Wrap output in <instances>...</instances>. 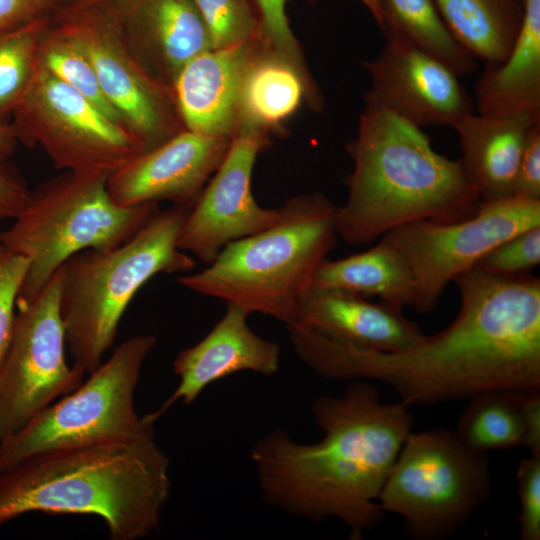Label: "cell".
Listing matches in <instances>:
<instances>
[{
  "label": "cell",
  "instance_id": "obj_16",
  "mask_svg": "<svg viewBox=\"0 0 540 540\" xmlns=\"http://www.w3.org/2000/svg\"><path fill=\"white\" fill-rule=\"evenodd\" d=\"M230 142L184 129L110 175L108 194L122 207L171 201L191 208L222 163Z\"/></svg>",
  "mask_w": 540,
  "mask_h": 540
},
{
  "label": "cell",
  "instance_id": "obj_6",
  "mask_svg": "<svg viewBox=\"0 0 540 540\" xmlns=\"http://www.w3.org/2000/svg\"><path fill=\"white\" fill-rule=\"evenodd\" d=\"M190 208L157 211L132 237L110 249H87L61 266L59 310L73 365L85 374L102 362L137 291L160 273L188 272L193 257L178 247Z\"/></svg>",
  "mask_w": 540,
  "mask_h": 540
},
{
  "label": "cell",
  "instance_id": "obj_31",
  "mask_svg": "<svg viewBox=\"0 0 540 540\" xmlns=\"http://www.w3.org/2000/svg\"><path fill=\"white\" fill-rule=\"evenodd\" d=\"M540 262V226H535L504 241L475 266L498 276L527 273Z\"/></svg>",
  "mask_w": 540,
  "mask_h": 540
},
{
  "label": "cell",
  "instance_id": "obj_4",
  "mask_svg": "<svg viewBox=\"0 0 540 540\" xmlns=\"http://www.w3.org/2000/svg\"><path fill=\"white\" fill-rule=\"evenodd\" d=\"M347 150L354 166L336 230L348 244H370L415 220L461 221L480 205L460 161L437 153L422 128L383 108L365 104Z\"/></svg>",
  "mask_w": 540,
  "mask_h": 540
},
{
  "label": "cell",
  "instance_id": "obj_39",
  "mask_svg": "<svg viewBox=\"0 0 540 540\" xmlns=\"http://www.w3.org/2000/svg\"><path fill=\"white\" fill-rule=\"evenodd\" d=\"M18 138L12 124L0 119V160L8 161L15 153Z\"/></svg>",
  "mask_w": 540,
  "mask_h": 540
},
{
  "label": "cell",
  "instance_id": "obj_27",
  "mask_svg": "<svg viewBox=\"0 0 540 540\" xmlns=\"http://www.w3.org/2000/svg\"><path fill=\"white\" fill-rule=\"evenodd\" d=\"M521 393L495 389L469 398L455 431L460 440L480 453L523 446Z\"/></svg>",
  "mask_w": 540,
  "mask_h": 540
},
{
  "label": "cell",
  "instance_id": "obj_22",
  "mask_svg": "<svg viewBox=\"0 0 540 540\" xmlns=\"http://www.w3.org/2000/svg\"><path fill=\"white\" fill-rule=\"evenodd\" d=\"M523 19L506 58L486 66L474 88L480 114L540 115V0H523Z\"/></svg>",
  "mask_w": 540,
  "mask_h": 540
},
{
  "label": "cell",
  "instance_id": "obj_8",
  "mask_svg": "<svg viewBox=\"0 0 540 540\" xmlns=\"http://www.w3.org/2000/svg\"><path fill=\"white\" fill-rule=\"evenodd\" d=\"M490 488L487 453L467 447L455 431L432 429L409 434L378 503L400 515L413 538L435 540L463 526Z\"/></svg>",
  "mask_w": 540,
  "mask_h": 540
},
{
  "label": "cell",
  "instance_id": "obj_12",
  "mask_svg": "<svg viewBox=\"0 0 540 540\" xmlns=\"http://www.w3.org/2000/svg\"><path fill=\"white\" fill-rule=\"evenodd\" d=\"M540 226V200L510 197L481 201L471 217L456 222L415 220L381 239L407 262L414 283L412 307L434 311L446 286L518 233Z\"/></svg>",
  "mask_w": 540,
  "mask_h": 540
},
{
  "label": "cell",
  "instance_id": "obj_7",
  "mask_svg": "<svg viewBox=\"0 0 540 540\" xmlns=\"http://www.w3.org/2000/svg\"><path fill=\"white\" fill-rule=\"evenodd\" d=\"M108 178L64 171L30 191L12 225L0 231V246L28 261L18 299L35 296L76 253L121 245L159 210L115 204Z\"/></svg>",
  "mask_w": 540,
  "mask_h": 540
},
{
  "label": "cell",
  "instance_id": "obj_32",
  "mask_svg": "<svg viewBox=\"0 0 540 540\" xmlns=\"http://www.w3.org/2000/svg\"><path fill=\"white\" fill-rule=\"evenodd\" d=\"M289 0H255L261 38L265 45L299 71L308 74L299 44L286 14Z\"/></svg>",
  "mask_w": 540,
  "mask_h": 540
},
{
  "label": "cell",
  "instance_id": "obj_9",
  "mask_svg": "<svg viewBox=\"0 0 540 540\" xmlns=\"http://www.w3.org/2000/svg\"><path fill=\"white\" fill-rule=\"evenodd\" d=\"M150 334L120 343L73 391L0 440V471L33 455L107 439L155 433L135 409L143 364L155 348Z\"/></svg>",
  "mask_w": 540,
  "mask_h": 540
},
{
  "label": "cell",
  "instance_id": "obj_37",
  "mask_svg": "<svg viewBox=\"0 0 540 540\" xmlns=\"http://www.w3.org/2000/svg\"><path fill=\"white\" fill-rule=\"evenodd\" d=\"M30 190L8 161L0 160V221L14 219L28 201Z\"/></svg>",
  "mask_w": 540,
  "mask_h": 540
},
{
  "label": "cell",
  "instance_id": "obj_14",
  "mask_svg": "<svg viewBox=\"0 0 540 540\" xmlns=\"http://www.w3.org/2000/svg\"><path fill=\"white\" fill-rule=\"evenodd\" d=\"M266 133L239 125L229 149L209 184L189 209L178 247L210 264L229 242L258 233L276 222L279 208L257 204L251 178Z\"/></svg>",
  "mask_w": 540,
  "mask_h": 540
},
{
  "label": "cell",
  "instance_id": "obj_35",
  "mask_svg": "<svg viewBox=\"0 0 540 540\" xmlns=\"http://www.w3.org/2000/svg\"><path fill=\"white\" fill-rule=\"evenodd\" d=\"M514 196L540 200V121L528 133L517 170Z\"/></svg>",
  "mask_w": 540,
  "mask_h": 540
},
{
  "label": "cell",
  "instance_id": "obj_41",
  "mask_svg": "<svg viewBox=\"0 0 540 540\" xmlns=\"http://www.w3.org/2000/svg\"><path fill=\"white\" fill-rule=\"evenodd\" d=\"M59 3H64V2H72V1H79V0H57Z\"/></svg>",
  "mask_w": 540,
  "mask_h": 540
},
{
  "label": "cell",
  "instance_id": "obj_30",
  "mask_svg": "<svg viewBox=\"0 0 540 540\" xmlns=\"http://www.w3.org/2000/svg\"><path fill=\"white\" fill-rule=\"evenodd\" d=\"M212 49L252 41L259 36L257 13L248 0H194Z\"/></svg>",
  "mask_w": 540,
  "mask_h": 540
},
{
  "label": "cell",
  "instance_id": "obj_36",
  "mask_svg": "<svg viewBox=\"0 0 540 540\" xmlns=\"http://www.w3.org/2000/svg\"><path fill=\"white\" fill-rule=\"evenodd\" d=\"M57 0H0V35L48 18Z\"/></svg>",
  "mask_w": 540,
  "mask_h": 540
},
{
  "label": "cell",
  "instance_id": "obj_2",
  "mask_svg": "<svg viewBox=\"0 0 540 540\" xmlns=\"http://www.w3.org/2000/svg\"><path fill=\"white\" fill-rule=\"evenodd\" d=\"M409 406L383 403L380 391L353 380L340 396H320L311 412L323 438L294 441L276 429L251 450L264 500L287 514L345 524L360 540L383 519L378 498L412 429Z\"/></svg>",
  "mask_w": 540,
  "mask_h": 540
},
{
  "label": "cell",
  "instance_id": "obj_18",
  "mask_svg": "<svg viewBox=\"0 0 540 540\" xmlns=\"http://www.w3.org/2000/svg\"><path fill=\"white\" fill-rule=\"evenodd\" d=\"M260 43L261 36L227 48H210L181 67L171 89L184 129L232 139L243 79Z\"/></svg>",
  "mask_w": 540,
  "mask_h": 540
},
{
  "label": "cell",
  "instance_id": "obj_23",
  "mask_svg": "<svg viewBox=\"0 0 540 540\" xmlns=\"http://www.w3.org/2000/svg\"><path fill=\"white\" fill-rule=\"evenodd\" d=\"M304 99L314 108L321 105L311 76L270 50L261 38L243 79L238 126L267 133L291 116Z\"/></svg>",
  "mask_w": 540,
  "mask_h": 540
},
{
  "label": "cell",
  "instance_id": "obj_26",
  "mask_svg": "<svg viewBox=\"0 0 540 540\" xmlns=\"http://www.w3.org/2000/svg\"><path fill=\"white\" fill-rule=\"evenodd\" d=\"M382 12L380 29L447 65L458 76L477 68L476 60L451 35L433 0H378Z\"/></svg>",
  "mask_w": 540,
  "mask_h": 540
},
{
  "label": "cell",
  "instance_id": "obj_25",
  "mask_svg": "<svg viewBox=\"0 0 540 540\" xmlns=\"http://www.w3.org/2000/svg\"><path fill=\"white\" fill-rule=\"evenodd\" d=\"M453 38L486 66L501 63L521 28L523 0H433Z\"/></svg>",
  "mask_w": 540,
  "mask_h": 540
},
{
  "label": "cell",
  "instance_id": "obj_3",
  "mask_svg": "<svg viewBox=\"0 0 540 540\" xmlns=\"http://www.w3.org/2000/svg\"><path fill=\"white\" fill-rule=\"evenodd\" d=\"M170 461L155 433L39 453L0 471V526L31 512L100 517L111 540L156 532Z\"/></svg>",
  "mask_w": 540,
  "mask_h": 540
},
{
  "label": "cell",
  "instance_id": "obj_28",
  "mask_svg": "<svg viewBox=\"0 0 540 540\" xmlns=\"http://www.w3.org/2000/svg\"><path fill=\"white\" fill-rule=\"evenodd\" d=\"M37 62L54 77L86 97L108 117L124 125L105 97L84 52L71 38L53 26L49 19L39 43Z\"/></svg>",
  "mask_w": 540,
  "mask_h": 540
},
{
  "label": "cell",
  "instance_id": "obj_19",
  "mask_svg": "<svg viewBox=\"0 0 540 540\" xmlns=\"http://www.w3.org/2000/svg\"><path fill=\"white\" fill-rule=\"evenodd\" d=\"M131 48L171 87L181 67L211 48L194 0H112Z\"/></svg>",
  "mask_w": 540,
  "mask_h": 540
},
{
  "label": "cell",
  "instance_id": "obj_13",
  "mask_svg": "<svg viewBox=\"0 0 540 540\" xmlns=\"http://www.w3.org/2000/svg\"><path fill=\"white\" fill-rule=\"evenodd\" d=\"M60 268L35 296L17 298L12 337L0 367V440L83 381V370L69 366L65 358Z\"/></svg>",
  "mask_w": 540,
  "mask_h": 540
},
{
  "label": "cell",
  "instance_id": "obj_20",
  "mask_svg": "<svg viewBox=\"0 0 540 540\" xmlns=\"http://www.w3.org/2000/svg\"><path fill=\"white\" fill-rule=\"evenodd\" d=\"M295 325L341 343L387 352L410 349L424 337L402 308L336 289L310 288Z\"/></svg>",
  "mask_w": 540,
  "mask_h": 540
},
{
  "label": "cell",
  "instance_id": "obj_17",
  "mask_svg": "<svg viewBox=\"0 0 540 540\" xmlns=\"http://www.w3.org/2000/svg\"><path fill=\"white\" fill-rule=\"evenodd\" d=\"M249 314L236 304L226 303L223 317L207 335L177 354L173 371L179 383L157 410L144 415L150 422L155 423L177 402L192 404L209 385L237 372L263 376L278 372L281 347L249 327Z\"/></svg>",
  "mask_w": 540,
  "mask_h": 540
},
{
  "label": "cell",
  "instance_id": "obj_5",
  "mask_svg": "<svg viewBox=\"0 0 540 540\" xmlns=\"http://www.w3.org/2000/svg\"><path fill=\"white\" fill-rule=\"evenodd\" d=\"M338 207L313 192L288 199L268 228L229 242L200 272L177 281L198 294L298 322L312 276L337 240Z\"/></svg>",
  "mask_w": 540,
  "mask_h": 540
},
{
  "label": "cell",
  "instance_id": "obj_24",
  "mask_svg": "<svg viewBox=\"0 0 540 540\" xmlns=\"http://www.w3.org/2000/svg\"><path fill=\"white\" fill-rule=\"evenodd\" d=\"M310 288L378 296L402 309L414 302L410 268L403 256L383 239L370 249L346 258H325L316 268Z\"/></svg>",
  "mask_w": 540,
  "mask_h": 540
},
{
  "label": "cell",
  "instance_id": "obj_34",
  "mask_svg": "<svg viewBox=\"0 0 540 540\" xmlns=\"http://www.w3.org/2000/svg\"><path fill=\"white\" fill-rule=\"evenodd\" d=\"M522 540L540 539V457L522 459L517 470Z\"/></svg>",
  "mask_w": 540,
  "mask_h": 540
},
{
  "label": "cell",
  "instance_id": "obj_21",
  "mask_svg": "<svg viewBox=\"0 0 540 540\" xmlns=\"http://www.w3.org/2000/svg\"><path fill=\"white\" fill-rule=\"evenodd\" d=\"M540 115L521 111L506 114L472 113L458 122L462 168L481 201L514 196L517 170L532 126Z\"/></svg>",
  "mask_w": 540,
  "mask_h": 540
},
{
  "label": "cell",
  "instance_id": "obj_10",
  "mask_svg": "<svg viewBox=\"0 0 540 540\" xmlns=\"http://www.w3.org/2000/svg\"><path fill=\"white\" fill-rule=\"evenodd\" d=\"M49 21L84 52L105 97L143 151L184 130L171 87L137 57L112 0L59 3Z\"/></svg>",
  "mask_w": 540,
  "mask_h": 540
},
{
  "label": "cell",
  "instance_id": "obj_15",
  "mask_svg": "<svg viewBox=\"0 0 540 540\" xmlns=\"http://www.w3.org/2000/svg\"><path fill=\"white\" fill-rule=\"evenodd\" d=\"M371 86L365 104L383 108L418 126L452 127L474 113L459 76L432 55L386 38L382 51L365 62Z\"/></svg>",
  "mask_w": 540,
  "mask_h": 540
},
{
  "label": "cell",
  "instance_id": "obj_40",
  "mask_svg": "<svg viewBox=\"0 0 540 540\" xmlns=\"http://www.w3.org/2000/svg\"><path fill=\"white\" fill-rule=\"evenodd\" d=\"M371 13L379 27L382 25V12L378 0H359Z\"/></svg>",
  "mask_w": 540,
  "mask_h": 540
},
{
  "label": "cell",
  "instance_id": "obj_33",
  "mask_svg": "<svg viewBox=\"0 0 540 540\" xmlns=\"http://www.w3.org/2000/svg\"><path fill=\"white\" fill-rule=\"evenodd\" d=\"M27 267L25 257L0 246V367L11 341L16 301Z\"/></svg>",
  "mask_w": 540,
  "mask_h": 540
},
{
  "label": "cell",
  "instance_id": "obj_29",
  "mask_svg": "<svg viewBox=\"0 0 540 540\" xmlns=\"http://www.w3.org/2000/svg\"><path fill=\"white\" fill-rule=\"evenodd\" d=\"M48 18L0 35V119L12 114L37 67L38 47Z\"/></svg>",
  "mask_w": 540,
  "mask_h": 540
},
{
  "label": "cell",
  "instance_id": "obj_38",
  "mask_svg": "<svg viewBox=\"0 0 540 540\" xmlns=\"http://www.w3.org/2000/svg\"><path fill=\"white\" fill-rule=\"evenodd\" d=\"M524 421V447L531 456L540 457V391L522 392L520 396Z\"/></svg>",
  "mask_w": 540,
  "mask_h": 540
},
{
  "label": "cell",
  "instance_id": "obj_11",
  "mask_svg": "<svg viewBox=\"0 0 540 540\" xmlns=\"http://www.w3.org/2000/svg\"><path fill=\"white\" fill-rule=\"evenodd\" d=\"M12 115L18 141L40 146L63 171L109 177L143 152L124 125L38 62Z\"/></svg>",
  "mask_w": 540,
  "mask_h": 540
},
{
  "label": "cell",
  "instance_id": "obj_1",
  "mask_svg": "<svg viewBox=\"0 0 540 540\" xmlns=\"http://www.w3.org/2000/svg\"><path fill=\"white\" fill-rule=\"evenodd\" d=\"M453 282L461 297L457 317L410 349L354 346L296 325L287 328L293 350L325 378L382 381L407 406L495 389L540 391V279L473 266Z\"/></svg>",
  "mask_w": 540,
  "mask_h": 540
}]
</instances>
